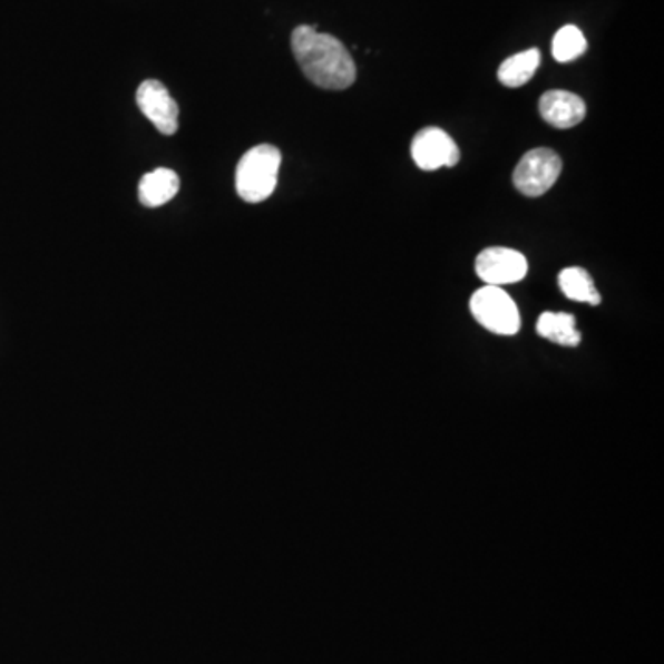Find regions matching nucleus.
Segmentation results:
<instances>
[{"label":"nucleus","mask_w":664,"mask_h":664,"mask_svg":"<svg viewBox=\"0 0 664 664\" xmlns=\"http://www.w3.org/2000/svg\"><path fill=\"white\" fill-rule=\"evenodd\" d=\"M539 113L550 126L568 129L578 126L587 115L584 98L568 91H548L539 100Z\"/></svg>","instance_id":"6e6552de"},{"label":"nucleus","mask_w":664,"mask_h":664,"mask_svg":"<svg viewBox=\"0 0 664 664\" xmlns=\"http://www.w3.org/2000/svg\"><path fill=\"white\" fill-rule=\"evenodd\" d=\"M412 157L421 170L432 172L458 165L460 150L443 129L423 128L413 137Z\"/></svg>","instance_id":"423d86ee"},{"label":"nucleus","mask_w":664,"mask_h":664,"mask_svg":"<svg viewBox=\"0 0 664 664\" xmlns=\"http://www.w3.org/2000/svg\"><path fill=\"white\" fill-rule=\"evenodd\" d=\"M471 312L482 328L500 334L514 336L520 329L519 309L515 301L500 286H484L471 297Z\"/></svg>","instance_id":"7ed1b4c3"},{"label":"nucleus","mask_w":664,"mask_h":664,"mask_svg":"<svg viewBox=\"0 0 664 664\" xmlns=\"http://www.w3.org/2000/svg\"><path fill=\"white\" fill-rule=\"evenodd\" d=\"M179 191V177L170 168L148 172L139 183L140 204L146 207H162L168 204Z\"/></svg>","instance_id":"1a4fd4ad"},{"label":"nucleus","mask_w":664,"mask_h":664,"mask_svg":"<svg viewBox=\"0 0 664 664\" xmlns=\"http://www.w3.org/2000/svg\"><path fill=\"white\" fill-rule=\"evenodd\" d=\"M537 332L548 342L563 348H576L582 342V334L576 329V318L565 312H543L537 320Z\"/></svg>","instance_id":"9d476101"},{"label":"nucleus","mask_w":664,"mask_h":664,"mask_svg":"<svg viewBox=\"0 0 664 664\" xmlns=\"http://www.w3.org/2000/svg\"><path fill=\"white\" fill-rule=\"evenodd\" d=\"M541 65V52L537 49L525 50L519 55L511 56L498 67V81L502 86L523 87L534 78L536 70Z\"/></svg>","instance_id":"9b49d317"},{"label":"nucleus","mask_w":664,"mask_h":664,"mask_svg":"<svg viewBox=\"0 0 664 664\" xmlns=\"http://www.w3.org/2000/svg\"><path fill=\"white\" fill-rule=\"evenodd\" d=\"M478 277L489 286L519 283L528 274L525 255L509 247H488L477 257L475 264Z\"/></svg>","instance_id":"39448f33"},{"label":"nucleus","mask_w":664,"mask_h":664,"mask_svg":"<svg viewBox=\"0 0 664 664\" xmlns=\"http://www.w3.org/2000/svg\"><path fill=\"white\" fill-rule=\"evenodd\" d=\"M559 289L563 294L567 295L568 300L578 301V303H589V305H600V292L596 290L593 277L589 272L578 266L563 270L559 277H557Z\"/></svg>","instance_id":"f8f14e48"},{"label":"nucleus","mask_w":664,"mask_h":664,"mask_svg":"<svg viewBox=\"0 0 664 664\" xmlns=\"http://www.w3.org/2000/svg\"><path fill=\"white\" fill-rule=\"evenodd\" d=\"M137 106L140 111L156 126L163 135H174L177 131L179 108L170 92L162 81L146 80L137 89Z\"/></svg>","instance_id":"0eeeda50"},{"label":"nucleus","mask_w":664,"mask_h":664,"mask_svg":"<svg viewBox=\"0 0 664 664\" xmlns=\"http://www.w3.org/2000/svg\"><path fill=\"white\" fill-rule=\"evenodd\" d=\"M587 50V39L584 32L574 25L559 28L553 39V56L559 64H568L585 55Z\"/></svg>","instance_id":"ddd939ff"},{"label":"nucleus","mask_w":664,"mask_h":664,"mask_svg":"<svg viewBox=\"0 0 664 664\" xmlns=\"http://www.w3.org/2000/svg\"><path fill=\"white\" fill-rule=\"evenodd\" d=\"M562 157L550 148H536L523 156L514 172V185L528 198L547 194L562 174Z\"/></svg>","instance_id":"20e7f679"},{"label":"nucleus","mask_w":664,"mask_h":664,"mask_svg":"<svg viewBox=\"0 0 664 664\" xmlns=\"http://www.w3.org/2000/svg\"><path fill=\"white\" fill-rule=\"evenodd\" d=\"M292 52L303 75L314 86L329 91H343L357 80V65L342 41L314 27L295 28L292 32Z\"/></svg>","instance_id":"f257e3e1"},{"label":"nucleus","mask_w":664,"mask_h":664,"mask_svg":"<svg viewBox=\"0 0 664 664\" xmlns=\"http://www.w3.org/2000/svg\"><path fill=\"white\" fill-rule=\"evenodd\" d=\"M281 152L272 145L253 146L236 166V193L247 204H261L277 187Z\"/></svg>","instance_id":"f03ea898"}]
</instances>
